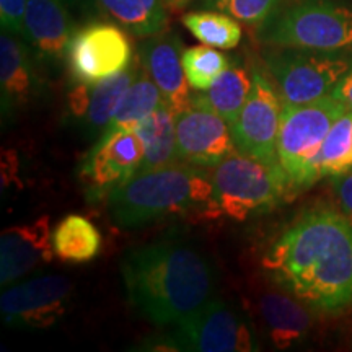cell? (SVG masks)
<instances>
[{"mask_svg":"<svg viewBox=\"0 0 352 352\" xmlns=\"http://www.w3.org/2000/svg\"><path fill=\"white\" fill-rule=\"evenodd\" d=\"M64 0H28L23 21V38L28 46L51 64L67 59L69 44L76 34Z\"/></svg>","mask_w":352,"mask_h":352,"instance_id":"obj_16","label":"cell"},{"mask_svg":"<svg viewBox=\"0 0 352 352\" xmlns=\"http://www.w3.org/2000/svg\"><path fill=\"white\" fill-rule=\"evenodd\" d=\"M346 109L333 95L307 104H284L277 158L292 191H302L321 179V147L331 126Z\"/></svg>","mask_w":352,"mask_h":352,"instance_id":"obj_6","label":"cell"},{"mask_svg":"<svg viewBox=\"0 0 352 352\" xmlns=\"http://www.w3.org/2000/svg\"><path fill=\"white\" fill-rule=\"evenodd\" d=\"M283 0H204V7L227 13L248 26H263L280 8Z\"/></svg>","mask_w":352,"mask_h":352,"instance_id":"obj_28","label":"cell"},{"mask_svg":"<svg viewBox=\"0 0 352 352\" xmlns=\"http://www.w3.org/2000/svg\"><path fill=\"white\" fill-rule=\"evenodd\" d=\"M253 87V74L241 65L232 64L206 91H197L192 103L212 109L232 126L243 108Z\"/></svg>","mask_w":352,"mask_h":352,"instance_id":"obj_21","label":"cell"},{"mask_svg":"<svg viewBox=\"0 0 352 352\" xmlns=\"http://www.w3.org/2000/svg\"><path fill=\"white\" fill-rule=\"evenodd\" d=\"M127 300L157 327H168L212 298V266L195 246L160 240L127 252L121 259Z\"/></svg>","mask_w":352,"mask_h":352,"instance_id":"obj_2","label":"cell"},{"mask_svg":"<svg viewBox=\"0 0 352 352\" xmlns=\"http://www.w3.org/2000/svg\"><path fill=\"white\" fill-rule=\"evenodd\" d=\"M142 67L139 57L118 76L96 83H77L72 88L67 96L69 114L78 121L85 139H98L103 134Z\"/></svg>","mask_w":352,"mask_h":352,"instance_id":"obj_14","label":"cell"},{"mask_svg":"<svg viewBox=\"0 0 352 352\" xmlns=\"http://www.w3.org/2000/svg\"><path fill=\"white\" fill-rule=\"evenodd\" d=\"M67 63L77 83H96L124 72L132 64V44L124 30L95 21L74 34Z\"/></svg>","mask_w":352,"mask_h":352,"instance_id":"obj_11","label":"cell"},{"mask_svg":"<svg viewBox=\"0 0 352 352\" xmlns=\"http://www.w3.org/2000/svg\"><path fill=\"white\" fill-rule=\"evenodd\" d=\"M261 266L272 284L311 311L344 314L352 308V222L329 206L303 210L270 246Z\"/></svg>","mask_w":352,"mask_h":352,"instance_id":"obj_1","label":"cell"},{"mask_svg":"<svg viewBox=\"0 0 352 352\" xmlns=\"http://www.w3.org/2000/svg\"><path fill=\"white\" fill-rule=\"evenodd\" d=\"M142 139L144 160L139 171L176 164V113L164 103L138 126Z\"/></svg>","mask_w":352,"mask_h":352,"instance_id":"obj_20","label":"cell"},{"mask_svg":"<svg viewBox=\"0 0 352 352\" xmlns=\"http://www.w3.org/2000/svg\"><path fill=\"white\" fill-rule=\"evenodd\" d=\"M165 2H168V3H175L176 0H165Z\"/></svg>","mask_w":352,"mask_h":352,"instance_id":"obj_34","label":"cell"},{"mask_svg":"<svg viewBox=\"0 0 352 352\" xmlns=\"http://www.w3.org/2000/svg\"><path fill=\"white\" fill-rule=\"evenodd\" d=\"M39 90L28 43L15 34L2 32L0 36V104L6 124L30 104Z\"/></svg>","mask_w":352,"mask_h":352,"instance_id":"obj_18","label":"cell"},{"mask_svg":"<svg viewBox=\"0 0 352 352\" xmlns=\"http://www.w3.org/2000/svg\"><path fill=\"white\" fill-rule=\"evenodd\" d=\"M352 170V109H346L329 129L320 155L321 178Z\"/></svg>","mask_w":352,"mask_h":352,"instance_id":"obj_26","label":"cell"},{"mask_svg":"<svg viewBox=\"0 0 352 352\" xmlns=\"http://www.w3.org/2000/svg\"><path fill=\"white\" fill-rule=\"evenodd\" d=\"M266 67L284 104H307L333 94L352 67L349 52L274 47L264 54Z\"/></svg>","mask_w":352,"mask_h":352,"instance_id":"obj_7","label":"cell"},{"mask_svg":"<svg viewBox=\"0 0 352 352\" xmlns=\"http://www.w3.org/2000/svg\"><path fill=\"white\" fill-rule=\"evenodd\" d=\"M65 3L69 6H76V7H82V8H88L94 3V0H64Z\"/></svg>","mask_w":352,"mask_h":352,"instance_id":"obj_32","label":"cell"},{"mask_svg":"<svg viewBox=\"0 0 352 352\" xmlns=\"http://www.w3.org/2000/svg\"><path fill=\"white\" fill-rule=\"evenodd\" d=\"M183 25L202 44L217 50H233L241 41L239 20L217 10L191 12L183 16Z\"/></svg>","mask_w":352,"mask_h":352,"instance_id":"obj_25","label":"cell"},{"mask_svg":"<svg viewBox=\"0 0 352 352\" xmlns=\"http://www.w3.org/2000/svg\"><path fill=\"white\" fill-rule=\"evenodd\" d=\"M212 197L209 168L176 162L138 171L113 189L107 201L109 217L118 227L135 228L186 214L212 217Z\"/></svg>","mask_w":352,"mask_h":352,"instance_id":"obj_3","label":"cell"},{"mask_svg":"<svg viewBox=\"0 0 352 352\" xmlns=\"http://www.w3.org/2000/svg\"><path fill=\"white\" fill-rule=\"evenodd\" d=\"M144 144L135 131H104L82 160L78 176L88 201H101L138 173Z\"/></svg>","mask_w":352,"mask_h":352,"instance_id":"obj_10","label":"cell"},{"mask_svg":"<svg viewBox=\"0 0 352 352\" xmlns=\"http://www.w3.org/2000/svg\"><path fill=\"white\" fill-rule=\"evenodd\" d=\"M101 12L138 38L165 32L168 15L162 0H95Z\"/></svg>","mask_w":352,"mask_h":352,"instance_id":"obj_22","label":"cell"},{"mask_svg":"<svg viewBox=\"0 0 352 352\" xmlns=\"http://www.w3.org/2000/svg\"><path fill=\"white\" fill-rule=\"evenodd\" d=\"M331 95L336 100H340L347 109H352V67L338 82Z\"/></svg>","mask_w":352,"mask_h":352,"instance_id":"obj_31","label":"cell"},{"mask_svg":"<svg viewBox=\"0 0 352 352\" xmlns=\"http://www.w3.org/2000/svg\"><path fill=\"white\" fill-rule=\"evenodd\" d=\"M54 254L50 217L8 227L0 236V284L6 287Z\"/></svg>","mask_w":352,"mask_h":352,"instance_id":"obj_15","label":"cell"},{"mask_svg":"<svg viewBox=\"0 0 352 352\" xmlns=\"http://www.w3.org/2000/svg\"><path fill=\"white\" fill-rule=\"evenodd\" d=\"M164 103L165 98L160 88L153 82L151 74L142 67L127 90L120 109L104 131H135L148 114H152Z\"/></svg>","mask_w":352,"mask_h":352,"instance_id":"obj_24","label":"cell"},{"mask_svg":"<svg viewBox=\"0 0 352 352\" xmlns=\"http://www.w3.org/2000/svg\"><path fill=\"white\" fill-rule=\"evenodd\" d=\"M258 38L271 47L351 52L352 7L341 0H294L259 26Z\"/></svg>","mask_w":352,"mask_h":352,"instance_id":"obj_5","label":"cell"},{"mask_svg":"<svg viewBox=\"0 0 352 352\" xmlns=\"http://www.w3.org/2000/svg\"><path fill=\"white\" fill-rule=\"evenodd\" d=\"M259 310L276 349H287L305 341L314 323L310 308L289 292L266 294Z\"/></svg>","mask_w":352,"mask_h":352,"instance_id":"obj_19","label":"cell"},{"mask_svg":"<svg viewBox=\"0 0 352 352\" xmlns=\"http://www.w3.org/2000/svg\"><path fill=\"white\" fill-rule=\"evenodd\" d=\"M182 41L171 33H158L142 44L140 59L145 70L160 88L165 103L176 114L192 107V95L183 69Z\"/></svg>","mask_w":352,"mask_h":352,"instance_id":"obj_17","label":"cell"},{"mask_svg":"<svg viewBox=\"0 0 352 352\" xmlns=\"http://www.w3.org/2000/svg\"><path fill=\"white\" fill-rule=\"evenodd\" d=\"M72 284L64 276H39L12 285L0 297V314L7 327L47 329L64 318Z\"/></svg>","mask_w":352,"mask_h":352,"instance_id":"obj_12","label":"cell"},{"mask_svg":"<svg viewBox=\"0 0 352 352\" xmlns=\"http://www.w3.org/2000/svg\"><path fill=\"white\" fill-rule=\"evenodd\" d=\"M28 0H0V25L2 32L23 36V21Z\"/></svg>","mask_w":352,"mask_h":352,"instance_id":"obj_29","label":"cell"},{"mask_svg":"<svg viewBox=\"0 0 352 352\" xmlns=\"http://www.w3.org/2000/svg\"><path fill=\"white\" fill-rule=\"evenodd\" d=\"M183 69L192 90L206 91L233 64L232 59L212 46H195L183 51Z\"/></svg>","mask_w":352,"mask_h":352,"instance_id":"obj_27","label":"cell"},{"mask_svg":"<svg viewBox=\"0 0 352 352\" xmlns=\"http://www.w3.org/2000/svg\"><path fill=\"white\" fill-rule=\"evenodd\" d=\"M168 333L173 351L253 352L259 347L245 320L220 298H210L173 324Z\"/></svg>","mask_w":352,"mask_h":352,"instance_id":"obj_8","label":"cell"},{"mask_svg":"<svg viewBox=\"0 0 352 352\" xmlns=\"http://www.w3.org/2000/svg\"><path fill=\"white\" fill-rule=\"evenodd\" d=\"M214 186L212 217L243 220L270 212L292 192L280 164H266L233 151L214 168H209Z\"/></svg>","mask_w":352,"mask_h":352,"instance_id":"obj_4","label":"cell"},{"mask_svg":"<svg viewBox=\"0 0 352 352\" xmlns=\"http://www.w3.org/2000/svg\"><path fill=\"white\" fill-rule=\"evenodd\" d=\"M54 254L65 263H88L98 256L101 235L94 223L78 214H69L52 232Z\"/></svg>","mask_w":352,"mask_h":352,"instance_id":"obj_23","label":"cell"},{"mask_svg":"<svg viewBox=\"0 0 352 352\" xmlns=\"http://www.w3.org/2000/svg\"><path fill=\"white\" fill-rule=\"evenodd\" d=\"M235 148L228 122L212 109L195 104L176 114V158L179 164L214 168Z\"/></svg>","mask_w":352,"mask_h":352,"instance_id":"obj_13","label":"cell"},{"mask_svg":"<svg viewBox=\"0 0 352 352\" xmlns=\"http://www.w3.org/2000/svg\"><path fill=\"white\" fill-rule=\"evenodd\" d=\"M176 2H178V3H179V6H183V3H186V2H188V0H176Z\"/></svg>","mask_w":352,"mask_h":352,"instance_id":"obj_33","label":"cell"},{"mask_svg":"<svg viewBox=\"0 0 352 352\" xmlns=\"http://www.w3.org/2000/svg\"><path fill=\"white\" fill-rule=\"evenodd\" d=\"M331 188L336 196L338 208L352 222V170L331 176Z\"/></svg>","mask_w":352,"mask_h":352,"instance_id":"obj_30","label":"cell"},{"mask_svg":"<svg viewBox=\"0 0 352 352\" xmlns=\"http://www.w3.org/2000/svg\"><path fill=\"white\" fill-rule=\"evenodd\" d=\"M253 87L243 108L230 126L235 148L266 164H279L277 139L284 103L272 80L253 69Z\"/></svg>","mask_w":352,"mask_h":352,"instance_id":"obj_9","label":"cell"}]
</instances>
